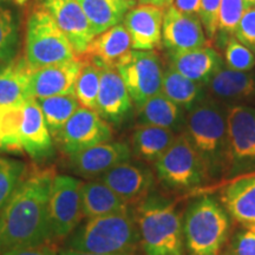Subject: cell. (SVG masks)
<instances>
[{"mask_svg": "<svg viewBox=\"0 0 255 255\" xmlns=\"http://www.w3.org/2000/svg\"><path fill=\"white\" fill-rule=\"evenodd\" d=\"M206 88L209 97L221 103L255 104V75L250 71H237L222 64Z\"/></svg>", "mask_w": 255, "mask_h": 255, "instance_id": "ac0fdd59", "label": "cell"}, {"mask_svg": "<svg viewBox=\"0 0 255 255\" xmlns=\"http://www.w3.org/2000/svg\"><path fill=\"white\" fill-rule=\"evenodd\" d=\"M14 1H15V4L23 5V4H25V2H27L28 0H14Z\"/></svg>", "mask_w": 255, "mask_h": 255, "instance_id": "f6af8a7d", "label": "cell"}, {"mask_svg": "<svg viewBox=\"0 0 255 255\" xmlns=\"http://www.w3.org/2000/svg\"><path fill=\"white\" fill-rule=\"evenodd\" d=\"M187 113L173 101L158 92L149 98L137 109L139 126H154L169 129L174 132H182L186 126Z\"/></svg>", "mask_w": 255, "mask_h": 255, "instance_id": "d4e9b609", "label": "cell"}, {"mask_svg": "<svg viewBox=\"0 0 255 255\" xmlns=\"http://www.w3.org/2000/svg\"><path fill=\"white\" fill-rule=\"evenodd\" d=\"M36 102L38 107L40 108L52 138L58 136L60 130L70 120V117L81 107L75 94L37 98Z\"/></svg>", "mask_w": 255, "mask_h": 255, "instance_id": "f546056e", "label": "cell"}, {"mask_svg": "<svg viewBox=\"0 0 255 255\" xmlns=\"http://www.w3.org/2000/svg\"><path fill=\"white\" fill-rule=\"evenodd\" d=\"M113 138V128L95 110L79 107L70 117L56 137L63 152L75 154L84 149L109 142Z\"/></svg>", "mask_w": 255, "mask_h": 255, "instance_id": "8fae6325", "label": "cell"}, {"mask_svg": "<svg viewBox=\"0 0 255 255\" xmlns=\"http://www.w3.org/2000/svg\"><path fill=\"white\" fill-rule=\"evenodd\" d=\"M77 58L65 34L44 8L34 9L27 19L25 60L31 70Z\"/></svg>", "mask_w": 255, "mask_h": 255, "instance_id": "8992f818", "label": "cell"}, {"mask_svg": "<svg viewBox=\"0 0 255 255\" xmlns=\"http://www.w3.org/2000/svg\"><path fill=\"white\" fill-rule=\"evenodd\" d=\"M100 180L129 203H138L154 190L155 176L143 162H123L101 175Z\"/></svg>", "mask_w": 255, "mask_h": 255, "instance_id": "7c38bea8", "label": "cell"}, {"mask_svg": "<svg viewBox=\"0 0 255 255\" xmlns=\"http://www.w3.org/2000/svg\"><path fill=\"white\" fill-rule=\"evenodd\" d=\"M233 255H255V232L242 228L232 238Z\"/></svg>", "mask_w": 255, "mask_h": 255, "instance_id": "f35d334b", "label": "cell"}, {"mask_svg": "<svg viewBox=\"0 0 255 255\" xmlns=\"http://www.w3.org/2000/svg\"><path fill=\"white\" fill-rule=\"evenodd\" d=\"M233 36L255 53V6L245 9Z\"/></svg>", "mask_w": 255, "mask_h": 255, "instance_id": "74e56055", "label": "cell"}, {"mask_svg": "<svg viewBox=\"0 0 255 255\" xmlns=\"http://www.w3.org/2000/svg\"><path fill=\"white\" fill-rule=\"evenodd\" d=\"M1 255H59V253L47 246V245H39V246H26L18 247L13 250L6 251Z\"/></svg>", "mask_w": 255, "mask_h": 255, "instance_id": "ab89813d", "label": "cell"}, {"mask_svg": "<svg viewBox=\"0 0 255 255\" xmlns=\"http://www.w3.org/2000/svg\"><path fill=\"white\" fill-rule=\"evenodd\" d=\"M131 49V38L124 25L121 23L96 36L83 56L101 69H116L119 60Z\"/></svg>", "mask_w": 255, "mask_h": 255, "instance_id": "603a6c76", "label": "cell"}, {"mask_svg": "<svg viewBox=\"0 0 255 255\" xmlns=\"http://www.w3.org/2000/svg\"><path fill=\"white\" fill-rule=\"evenodd\" d=\"M223 255H233V254H223Z\"/></svg>", "mask_w": 255, "mask_h": 255, "instance_id": "bcb514c9", "label": "cell"}, {"mask_svg": "<svg viewBox=\"0 0 255 255\" xmlns=\"http://www.w3.org/2000/svg\"><path fill=\"white\" fill-rule=\"evenodd\" d=\"M171 5L184 13L199 15L200 0H174Z\"/></svg>", "mask_w": 255, "mask_h": 255, "instance_id": "60d3db41", "label": "cell"}, {"mask_svg": "<svg viewBox=\"0 0 255 255\" xmlns=\"http://www.w3.org/2000/svg\"><path fill=\"white\" fill-rule=\"evenodd\" d=\"M23 104L0 105V150L20 152L21 124H23Z\"/></svg>", "mask_w": 255, "mask_h": 255, "instance_id": "4dcf8cb0", "label": "cell"}, {"mask_svg": "<svg viewBox=\"0 0 255 255\" xmlns=\"http://www.w3.org/2000/svg\"><path fill=\"white\" fill-rule=\"evenodd\" d=\"M223 64L214 47L210 45L170 53V64L177 72L190 81L207 85Z\"/></svg>", "mask_w": 255, "mask_h": 255, "instance_id": "7402d4cb", "label": "cell"}, {"mask_svg": "<svg viewBox=\"0 0 255 255\" xmlns=\"http://www.w3.org/2000/svg\"><path fill=\"white\" fill-rule=\"evenodd\" d=\"M30 72L25 58H13L0 64V105L24 103Z\"/></svg>", "mask_w": 255, "mask_h": 255, "instance_id": "f1b7e54d", "label": "cell"}, {"mask_svg": "<svg viewBox=\"0 0 255 255\" xmlns=\"http://www.w3.org/2000/svg\"><path fill=\"white\" fill-rule=\"evenodd\" d=\"M245 9L246 6L244 0H221L219 8V31L233 36Z\"/></svg>", "mask_w": 255, "mask_h": 255, "instance_id": "d590c367", "label": "cell"}, {"mask_svg": "<svg viewBox=\"0 0 255 255\" xmlns=\"http://www.w3.org/2000/svg\"><path fill=\"white\" fill-rule=\"evenodd\" d=\"M141 5H154L161 8H167L173 4L174 0H136Z\"/></svg>", "mask_w": 255, "mask_h": 255, "instance_id": "b9f144b4", "label": "cell"}, {"mask_svg": "<svg viewBox=\"0 0 255 255\" xmlns=\"http://www.w3.org/2000/svg\"><path fill=\"white\" fill-rule=\"evenodd\" d=\"M77 55H84L89 44L96 37L94 28L77 0H40Z\"/></svg>", "mask_w": 255, "mask_h": 255, "instance_id": "4fadbf2b", "label": "cell"}, {"mask_svg": "<svg viewBox=\"0 0 255 255\" xmlns=\"http://www.w3.org/2000/svg\"><path fill=\"white\" fill-rule=\"evenodd\" d=\"M231 216L221 201L202 195L188 205L182 228L184 248L189 255H219L228 240Z\"/></svg>", "mask_w": 255, "mask_h": 255, "instance_id": "5b68a950", "label": "cell"}, {"mask_svg": "<svg viewBox=\"0 0 255 255\" xmlns=\"http://www.w3.org/2000/svg\"><path fill=\"white\" fill-rule=\"evenodd\" d=\"M116 70L137 109L161 92L163 69L154 51L130 50L116 64Z\"/></svg>", "mask_w": 255, "mask_h": 255, "instance_id": "9c48e42d", "label": "cell"}, {"mask_svg": "<svg viewBox=\"0 0 255 255\" xmlns=\"http://www.w3.org/2000/svg\"><path fill=\"white\" fill-rule=\"evenodd\" d=\"M221 0H200L199 18L208 39H214L219 32V8Z\"/></svg>", "mask_w": 255, "mask_h": 255, "instance_id": "8d00e7d4", "label": "cell"}, {"mask_svg": "<svg viewBox=\"0 0 255 255\" xmlns=\"http://www.w3.org/2000/svg\"><path fill=\"white\" fill-rule=\"evenodd\" d=\"M52 169L25 174L0 209V255L18 247L47 245L52 240L49 218Z\"/></svg>", "mask_w": 255, "mask_h": 255, "instance_id": "6da1fadb", "label": "cell"}, {"mask_svg": "<svg viewBox=\"0 0 255 255\" xmlns=\"http://www.w3.org/2000/svg\"><path fill=\"white\" fill-rule=\"evenodd\" d=\"M141 246L133 209L126 213L87 219L71 233L68 250L98 254L135 253Z\"/></svg>", "mask_w": 255, "mask_h": 255, "instance_id": "277c9868", "label": "cell"}, {"mask_svg": "<svg viewBox=\"0 0 255 255\" xmlns=\"http://www.w3.org/2000/svg\"><path fill=\"white\" fill-rule=\"evenodd\" d=\"M18 37V21L14 12L0 6V64L13 59Z\"/></svg>", "mask_w": 255, "mask_h": 255, "instance_id": "d6a6232c", "label": "cell"}, {"mask_svg": "<svg viewBox=\"0 0 255 255\" xmlns=\"http://www.w3.org/2000/svg\"><path fill=\"white\" fill-rule=\"evenodd\" d=\"M245 6L246 7H251V6H255V0H244Z\"/></svg>", "mask_w": 255, "mask_h": 255, "instance_id": "ee69618b", "label": "cell"}, {"mask_svg": "<svg viewBox=\"0 0 255 255\" xmlns=\"http://www.w3.org/2000/svg\"><path fill=\"white\" fill-rule=\"evenodd\" d=\"M132 108V100L119 71L115 68L101 69L96 113L110 126L120 127L130 119Z\"/></svg>", "mask_w": 255, "mask_h": 255, "instance_id": "e0dca14e", "label": "cell"}, {"mask_svg": "<svg viewBox=\"0 0 255 255\" xmlns=\"http://www.w3.org/2000/svg\"><path fill=\"white\" fill-rule=\"evenodd\" d=\"M182 133L200 157L209 180L225 178L228 161L227 107L207 96L187 111Z\"/></svg>", "mask_w": 255, "mask_h": 255, "instance_id": "7a4b0ae2", "label": "cell"}, {"mask_svg": "<svg viewBox=\"0 0 255 255\" xmlns=\"http://www.w3.org/2000/svg\"><path fill=\"white\" fill-rule=\"evenodd\" d=\"M178 133L164 128L138 126L131 137L132 155L143 162L155 163L170 148Z\"/></svg>", "mask_w": 255, "mask_h": 255, "instance_id": "484cf974", "label": "cell"}, {"mask_svg": "<svg viewBox=\"0 0 255 255\" xmlns=\"http://www.w3.org/2000/svg\"><path fill=\"white\" fill-rule=\"evenodd\" d=\"M83 60L75 58L55 65L31 70L26 84V98H46L75 94V84Z\"/></svg>", "mask_w": 255, "mask_h": 255, "instance_id": "5bb4252c", "label": "cell"}, {"mask_svg": "<svg viewBox=\"0 0 255 255\" xmlns=\"http://www.w3.org/2000/svg\"><path fill=\"white\" fill-rule=\"evenodd\" d=\"M82 181L69 175H56L51 187L49 218L52 239L63 240L84 218L81 201Z\"/></svg>", "mask_w": 255, "mask_h": 255, "instance_id": "30bf717a", "label": "cell"}, {"mask_svg": "<svg viewBox=\"0 0 255 255\" xmlns=\"http://www.w3.org/2000/svg\"><path fill=\"white\" fill-rule=\"evenodd\" d=\"M96 36L123 21L136 0H77Z\"/></svg>", "mask_w": 255, "mask_h": 255, "instance_id": "4316f807", "label": "cell"}, {"mask_svg": "<svg viewBox=\"0 0 255 255\" xmlns=\"http://www.w3.org/2000/svg\"><path fill=\"white\" fill-rule=\"evenodd\" d=\"M161 92L186 113L208 96L206 85L190 81L170 65L163 71Z\"/></svg>", "mask_w": 255, "mask_h": 255, "instance_id": "83f0119b", "label": "cell"}, {"mask_svg": "<svg viewBox=\"0 0 255 255\" xmlns=\"http://www.w3.org/2000/svg\"><path fill=\"white\" fill-rule=\"evenodd\" d=\"M225 65L237 71H251L255 66V53L231 36L225 45Z\"/></svg>", "mask_w": 255, "mask_h": 255, "instance_id": "e575fe53", "label": "cell"}, {"mask_svg": "<svg viewBox=\"0 0 255 255\" xmlns=\"http://www.w3.org/2000/svg\"><path fill=\"white\" fill-rule=\"evenodd\" d=\"M101 84V68L90 60H83V65L75 84V96L81 107L96 110Z\"/></svg>", "mask_w": 255, "mask_h": 255, "instance_id": "1f68e13d", "label": "cell"}, {"mask_svg": "<svg viewBox=\"0 0 255 255\" xmlns=\"http://www.w3.org/2000/svg\"><path fill=\"white\" fill-rule=\"evenodd\" d=\"M133 212L144 255H184L182 219L174 201L152 190Z\"/></svg>", "mask_w": 255, "mask_h": 255, "instance_id": "3957f363", "label": "cell"}, {"mask_svg": "<svg viewBox=\"0 0 255 255\" xmlns=\"http://www.w3.org/2000/svg\"><path fill=\"white\" fill-rule=\"evenodd\" d=\"M81 201L83 215L87 219L101 218L131 210V206L121 199L100 178H91L85 182L82 181Z\"/></svg>", "mask_w": 255, "mask_h": 255, "instance_id": "cb8c5ba5", "label": "cell"}, {"mask_svg": "<svg viewBox=\"0 0 255 255\" xmlns=\"http://www.w3.org/2000/svg\"><path fill=\"white\" fill-rule=\"evenodd\" d=\"M162 41L169 52H181L209 45L199 15L168 6L163 14Z\"/></svg>", "mask_w": 255, "mask_h": 255, "instance_id": "2e32d148", "label": "cell"}, {"mask_svg": "<svg viewBox=\"0 0 255 255\" xmlns=\"http://www.w3.org/2000/svg\"><path fill=\"white\" fill-rule=\"evenodd\" d=\"M228 161L225 178L246 176L255 173V107L229 105Z\"/></svg>", "mask_w": 255, "mask_h": 255, "instance_id": "ba28073f", "label": "cell"}, {"mask_svg": "<svg viewBox=\"0 0 255 255\" xmlns=\"http://www.w3.org/2000/svg\"><path fill=\"white\" fill-rule=\"evenodd\" d=\"M131 156V148L127 142L109 141L69 155V165L79 176L94 178L129 161Z\"/></svg>", "mask_w": 255, "mask_h": 255, "instance_id": "9a60e30c", "label": "cell"}, {"mask_svg": "<svg viewBox=\"0 0 255 255\" xmlns=\"http://www.w3.org/2000/svg\"><path fill=\"white\" fill-rule=\"evenodd\" d=\"M220 201L242 228L255 232V173L229 181L222 188Z\"/></svg>", "mask_w": 255, "mask_h": 255, "instance_id": "ffe728a7", "label": "cell"}, {"mask_svg": "<svg viewBox=\"0 0 255 255\" xmlns=\"http://www.w3.org/2000/svg\"><path fill=\"white\" fill-rule=\"evenodd\" d=\"M21 146L33 159L47 158L53 152V138L34 98H26L23 105Z\"/></svg>", "mask_w": 255, "mask_h": 255, "instance_id": "44dd1931", "label": "cell"}, {"mask_svg": "<svg viewBox=\"0 0 255 255\" xmlns=\"http://www.w3.org/2000/svg\"><path fill=\"white\" fill-rule=\"evenodd\" d=\"M155 170L159 182L175 191L196 189L209 180L200 157L182 132L155 162Z\"/></svg>", "mask_w": 255, "mask_h": 255, "instance_id": "52a82bcc", "label": "cell"}, {"mask_svg": "<svg viewBox=\"0 0 255 255\" xmlns=\"http://www.w3.org/2000/svg\"><path fill=\"white\" fill-rule=\"evenodd\" d=\"M26 174V164L18 159L0 156V209L23 180Z\"/></svg>", "mask_w": 255, "mask_h": 255, "instance_id": "836d02e7", "label": "cell"}, {"mask_svg": "<svg viewBox=\"0 0 255 255\" xmlns=\"http://www.w3.org/2000/svg\"><path fill=\"white\" fill-rule=\"evenodd\" d=\"M59 255H137L135 253H124V254H98V253H88V252H78L73 250H64L59 253Z\"/></svg>", "mask_w": 255, "mask_h": 255, "instance_id": "7bdbcfd3", "label": "cell"}, {"mask_svg": "<svg viewBox=\"0 0 255 255\" xmlns=\"http://www.w3.org/2000/svg\"><path fill=\"white\" fill-rule=\"evenodd\" d=\"M163 8L154 5H135L126 14L123 25L138 51H154L162 41Z\"/></svg>", "mask_w": 255, "mask_h": 255, "instance_id": "d6986e66", "label": "cell"}]
</instances>
